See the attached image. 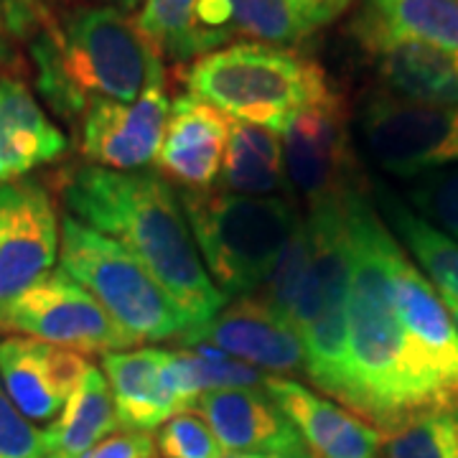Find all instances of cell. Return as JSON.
I'll return each instance as SVG.
<instances>
[{"label":"cell","mask_w":458,"mask_h":458,"mask_svg":"<svg viewBox=\"0 0 458 458\" xmlns=\"http://www.w3.org/2000/svg\"><path fill=\"white\" fill-rule=\"evenodd\" d=\"M62 222L44 183H0V316L59 260Z\"/></svg>","instance_id":"obj_10"},{"label":"cell","mask_w":458,"mask_h":458,"mask_svg":"<svg viewBox=\"0 0 458 458\" xmlns=\"http://www.w3.org/2000/svg\"><path fill=\"white\" fill-rule=\"evenodd\" d=\"M117 426L120 420L107 377L99 367L89 364L59 418L44 430L47 458H82L99 441L117 433Z\"/></svg>","instance_id":"obj_21"},{"label":"cell","mask_w":458,"mask_h":458,"mask_svg":"<svg viewBox=\"0 0 458 458\" xmlns=\"http://www.w3.org/2000/svg\"><path fill=\"white\" fill-rule=\"evenodd\" d=\"M181 204L204 267L227 301L260 291L303 219L301 209L283 197L183 191Z\"/></svg>","instance_id":"obj_6"},{"label":"cell","mask_w":458,"mask_h":458,"mask_svg":"<svg viewBox=\"0 0 458 458\" xmlns=\"http://www.w3.org/2000/svg\"><path fill=\"white\" fill-rule=\"evenodd\" d=\"M59 191L66 214L140 260L181 313L183 336L207 327L225 309L227 298L209 278L181 197L164 176L77 165L62 174Z\"/></svg>","instance_id":"obj_2"},{"label":"cell","mask_w":458,"mask_h":458,"mask_svg":"<svg viewBox=\"0 0 458 458\" xmlns=\"http://www.w3.org/2000/svg\"><path fill=\"white\" fill-rule=\"evenodd\" d=\"M191 95L258 128L283 132L295 113L334 95L327 72L293 49L232 44L186 69Z\"/></svg>","instance_id":"obj_5"},{"label":"cell","mask_w":458,"mask_h":458,"mask_svg":"<svg viewBox=\"0 0 458 458\" xmlns=\"http://www.w3.org/2000/svg\"><path fill=\"white\" fill-rule=\"evenodd\" d=\"M346 189L309 204L306 232H309L311 258L291 324L303 339L306 377L318 390L331 394L349 410L352 245H349V219H346Z\"/></svg>","instance_id":"obj_4"},{"label":"cell","mask_w":458,"mask_h":458,"mask_svg":"<svg viewBox=\"0 0 458 458\" xmlns=\"http://www.w3.org/2000/svg\"><path fill=\"white\" fill-rule=\"evenodd\" d=\"M352 3L354 0H293L295 11L306 21L311 33L316 29H324L328 23H334Z\"/></svg>","instance_id":"obj_32"},{"label":"cell","mask_w":458,"mask_h":458,"mask_svg":"<svg viewBox=\"0 0 458 458\" xmlns=\"http://www.w3.org/2000/svg\"><path fill=\"white\" fill-rule=\"evenodd\" d=\"M156 438L143 430H117L82 458H156Z\"/></svg>","instance_id":"obj_31"},{"label":"cell","mask_w":458,"mask_h":458,"mask_svg":"<svg viewBox=\"0 0 458 458\" xmlns=\"http://www.w3.org/2000/svg\"><path fill=\"white\" fill-rule=\"evenodd\" d=\"M59 267L95 295L135 344L183 336L181 313L140 260L72 214L62 216Z\"/></svg>","instance_id":"obj_7"},{"label":"cell","mask_w":458,"mask_h":458,"mask_svg":"<svg viewBox=\"0 0 458 458\" xmlns=\"http://www.w3.org/2000/svg\"><path fill=\"white\" fill-rule=\"evenodd\" d=\"M412 212L458 240V165L430 171L412 181L408 191Z\"/></svg>","instance_id":"obj_28"},{"label":"cell","mask_w":458,"mask_h":458,"mask_svg":"<svg viewBox=\"0 0 458 458\" xmlns=\"http://www.w3.org/2000/svg\"><path fill=\"white\" fill-rule=\"evenodd\" d=\"M225 458H313L309 448L291 451V454H227Z\"/></svg>","instance_id":"obj_33"},{"label":"cell","mask_w":458,"mask_h":458,"mask_svg":"<svg viewBox=\"0 0 458 458\" xmlns=\"http://www.w3.org/2000/svg\"><path fill=\"white\" fill-rule=\"evenodd\" d=\"M357 132L382 171L418 179L458 165V105H430L375 92L361 102Z\"/></svg>","instance_id":"obj_8"},{"label":"cell","mask_w":458,"mask_h":458,"mask_svg":"<svg viewBox=\"0 0 458 458\" xmlns=\"http://www.w3.org/2000/svg\"><path fill=\"white\" fill-rule=\"evenodd\" d=\"M165 349H128L102 357L117 420L125 430L150 433L181 410L164 379Z\"/></svg>","instance_id":"obj_20"},{"label":"cell","mask_w":458,"mask_h":458,"mask_svg":"<svg viewBox=\"0 0 458 458\" xmlns=\"http://www.w3.org/2000/svg\"><path fill=\"white\" fill-rule=\"evenodd\" d=\"M346 219L352 245L349 410L393 433L423 412L454 408L458 400L397 318L387 267L393 232L357 186L346 189Z\"/></svg>","instance_id":"obj_1"},{"label":"cell","mask_w":458,"mask_h":458,"mask_svg":"<svg viewBox=\"0 0 458 458\" xmlns=\"http://www.w3.org/2000/svg\"><path fill=\"white\" fill-rule=\"evenodd\" d=\"M5 3H16V5H26V8H33V11H38V13H41V5H44V0H5Z\"/></svg>","instance_id":"obj_36"},{"label":"cell","mask_w":458,"mask_h":458,"mask_svg":"<svg viewBox=\"0 0 458 458\" xmlns=\"http://www.w3.org/2000/svg\"><path fill=\"white\" fill-rule=\"evenodd\" d=\"M265 390L291 418L313 458H379V428L288 377H267Z\"/></svg>","instance_id":"obj_17"},{"label":"cell","mask_w":458,"mask_h":458,"mask_svg":"<svg viewBox=\"0 0 458 458\" xmlns=\"http://www.w3.org/2000/svg\"><path fill=\"white\" fill-rule=\"evenodd\" d=\"M36 87L66 120L95 102H135L156 56L135 21L113 5L74 8L62 23H41L31 36Z\"/></svg>","instance_id":"obj_3"},{"label":"cell","mask_w":458,"mask_h":458,"mask_svg":"<svg viewBox=\"0 0 458 458\" xmlns=\"http://www.w3.org/2000/svg\"><path fill=\"white\" fill-rule=\"evenodd\" d=\"M234 36L255 44L291 49L311 36V29L295 11L293 0H227Z\"/></svg>","instance_id":"obj_26"},{"label":"cell","mask_w":458,"mask_h":458,"mask_svg":"<svg viewBox=\"0 0 458 458\" xmlns=\"http://www.w3.org/2000/svg\"><path fill=\"white\" fill-rule=\"evenodd\" d=\"M156 448L161 458H225L227 451L216 441L209 423L194 412L183 410L158 428Z\"/></svg>","instance_id":"obj_29"},{"label":"cell","mask_w":458,"mask_h":458,"mask_svg":"<svg viewBox=\"0 0 458 458\" xmlns=\"http://www.w3.org/2000/svg\"><path fill=\"white\" fill-rule=\"evenodd\" d=\"M0 328L18 336L72 349L80 354H113L135 346L99 301L64 270H51L0 316Z\"/></svg>","instance_id":"obj_9"},{"label":"cell","mask_w":458,"mask_h":458,"mask_svg":"<svg viewBox=\"0 0 458 458\" xmlns=\"http://www.w3.org/2000/svg\"><path fill=\"white\" fill-rule=\"evenodd\" d=\"M89 361L80 352L31 336L0 339V382L31 423H54L82 382Z\"/></svg>","instance_id":"obj_15"},{"label":"cell","mask_w":458,"mask_h":458,"mask_svg":"<svg viewBox=\"0 0 458 458\" xmlns=\"http://www.w3.org/2000/svg\"><path fill=\"white\" fill-rule=\"evenodd\" d=\"M227 138V114L186 92L171 102V114L156 165L168 183H176L183 191H212L222 174Z\"/></svg>","instance_id":"obj_16"},{"label":"cell","mask_w":458,"mask_h":458,"mask_svg":"<svg viewBox=\"0 0 458 458\" xmlns=\"http://www.w3.org/2000/svg\"><path fill=\"white\" fill-rule=\"evenodd\" d=\"M382 212L394 240L418 262L428 283L441 295L445 309L458 324V240L433 227L390 194H382Z\"/></svg>","instance_id":"obj_23"},{"label":"cell","mask_w":458,"mask_h":458,"mask_svg":"<svg viewBox=\"0 0 458 458\" xmlns=\"http://www.w3.org/2000/svg\"><path fill=\"white\" fill-rule=\"evenodd\" d=\"M66 153V135L21 80H0V183L26 179L33 168Z\"/></svg>","instance_id":"obj_19"},{"label":"cell","mask_w":458,"mask_h":458,"mask_svg":"<svg viewBox=\"0 0 458 458\" xmlns=\"http://www.w3.org/2000/svg\"><path fill=\"white\" fill-rule=\"evenodd\" d=\"M181 346H209L273 375H306L303 339L293 324L270 311L260 298H237L207 327L183 336Z\"/></svg>","instance_id":"obj_13"},{"label":"cell","mask_w":458,"mask_h":458,"mask_svg":"<svg viewBox=\"0 0 458 458\" xmlns=\"http://www.w3.org/2000/svg\"><path fill=\"white\" fill-rule=\"evenodd\" d=\"M385 458H458V405L423 412L394 428Z\"/></svg>","instance_id":"obj_27"},{"label":"cell","mask_w":458,"mask_h":458,"mask_svg":"<svg viewBox=\"0 0 458 458\" xmlns=\"http://www.w3.org/2000/svg\"><path fill=\"white\" fill-rule=\"evenodd\" d=\"M197 410L227 454H291L306 448L291 418L260 387L201 394Z\"/></svg>","instance_id":"obj_18"},{"label":"cell","mask_w":458,"mask_h":458,"mask_svg":"<svg viewBox=\"0 0 458 458\" xmlns=\"http://www.w3.org/2000/svg\"><path fill=\"white\" fill-rule=\"evenodd\" d=\"M171 114L164 59L156 54L143 95L135 102H95L82 117V153L110 171H143L156 164Z\"/></svg>","instance_id":"obj_11"},{"label":"cell","mask_w":458,"mask_h":458,"mask_svg":"<svg viewBox=\"0 0 458 458\" xmlns=\"http://www.w3.org/2000/svg\"><path fill=\"white\" fill-rule=\"evenodd\" d=\"M369 8L397 33L458 51V0H369Z\"/></svg>","instance_id":"obj_25"},{"label":"cell","mask_w":458,"mask_h":458,"mask_svg":"<svg viewBox=\"0 0 458 458\" xmlns=\"http://www.w3.org/2000/svg\"><path fill=\"white\" fill-rule=\"evenodd\" d=\"M354 36L387 92L415 102L458 105V51L397 33L372 8L357 18Z\"/></svg>","instance_id":"obj_12"},{"label":"cell","mask_w":458,"mask_h":458,"mask_svg":"<svg viewBox=\"0 0 458 458\" xmlns=\"http://www.w3.org/2000/svg\"><path fill=\"white\" fill-rule=\"evenodd\" d=\"M285 176L309 204L349 186V135L339 95H328L293 114L280 132Z\"/></svg>","instance_id":"obj_14"},{"label":"cell","mask_w":458,"mask_h":458,"mask_svg":"<svg viewBox=\"0 0 458 458\" xmlns=\"http://www.w3.org/2000/svg\"><path fill=\"white\" fill-rule=\"evenodd\" d=\"M105 3H110L113 8H120V11H132L138 3H146V0H105Z\"/></svg>","instance_id":"obj_34"},{"label":"cell","mask_w":458,"mask_h":458,"mask_svg":"<svg viewBox=\"0 0 458 458\" xmlns=\"http://www.w3.org/2000/svg\"><path fill=\"white\" fill-rule=\"evenodd\" d=\"M0 458H47V436L31 423L0 382Z\"/></svg>","instance_id":"obj_30"},{"label":"cell","mask_w":458,"mask_h":458,"mask_svg":"<svg viewBox=\"0 0 458 458\" xmlns=\"http://www.w3.org/2000/svg\"><path fill=\"white\" fill-rule=\"evenodd\" d=\"M5 26H8V21H5V8H3V0H0V54H3V47H5Z\"/></svg>","instance_id":"obj_35"},{"label":"cell","mask_w":458,"mask_h":458,"mask_svg":"<svg viewBox=\"0 0 458 458\" xmlns=\"http://www.w3.org/2000/svg\"><path fill=\"white\" fill-rule=\"evenodd\" d=\"M197 5L199 0H146L135 26L161 59L197 62L207 56L197 31Z\"/></svg>","instance_id":"obj_24"},{"label":"cell","mask_w":458,"mask_h":458,"mask_svg":"<svg viewBox=\"0 0 458 458\" xmlns=\"http://www.w3.org/2000/svg\"><path fill=\"white\" fill-rule=\"evenodd\" d=\"M285 179L278 132L229 117V138L219 174L222 191L240 197H276Z\"/></svg>","instance_id":"obj_22"}]
</instances>
